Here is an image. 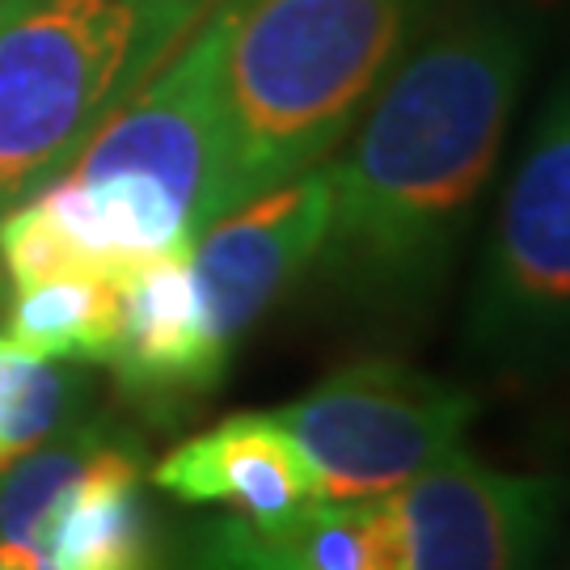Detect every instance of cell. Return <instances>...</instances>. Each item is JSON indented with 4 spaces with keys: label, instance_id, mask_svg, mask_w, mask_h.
<instances>
[{
    "label": "cell",
    "instance_id": "obj_1",
    "mask_svg": "<svg viewBox=\"0 0 570 570\" xmlns=\"http://www.w3.org/2000/svg\"><path fill=\"white\" fill-rule=\"evenodd\" d=\"M524 21L473 4L402 56L372 98L346 157L322 266L372 308H423L465 245L529 77Z\"/></svg>",
    "mask_w": 570,
    "mask_h": 570
},
{
    "label": "cell",
    "instance_id": "obj_2",
    "mask_svg": "<svg viewBox=\"0 0 570 570\" xmlns=\"http://www.w3.org/2000/svg\"><path fill=\"white\" fill-rule=\"evenodd\" d=\"M225 199L317 169L410 51L423 0H216Z\"/></svg>",
    "mask_w": 570,
    "mask_h": 570
},
{
    "label": "cell",
    "instance_id": "obj_3",
    "mask_svg": "<svg viewBox=\"0 0 570 570\" xmlns=\"http://www.w3.org/2000/svg\"><path fill=\"white\" fill-rule=\"evenodd\" d=\"M212 0H0V212L60 178Z\"/></svg>",
    "mask_w": 570,
    "mask_h": 570
},
{
    "label": "cell",
    "instance_id": "obj_4",
    "mask_svg": "<svg viewBox=\"0 0 570 570\" xmlns=\"http://www.w3.org/2000/svg\"><path fill=\"white\" fill-rule=\"evenodd\" d=\"M465 346L494 372H546L570 355V77L546 98L499 199Z\"/></svg>",
    "mask_w": 570,
    "mask_h": 570
},
{
    "label": "cell",
    "instance_id": "obj_5",
    "mask_svg": "<svg viewBox=\"0 0 570 570\" xmlns=\"http://www.w3.org/2000/svg\"><path fill=\"white\" fill-rule=\"evenodd\" d=\"M271 414L301 444L326 499H372L465 449L478 397L402 360L372 355Z\"/></svg>",
    "mask_w": 570,
    "mask_h": 570
},
{
    "label": "cell",
    "instance_id": "obj_6",
    "mask_svg": "<svg viewBox=\"0 0 570 570\" xmlns=\"http://www.w3.org/2000/svg\"><path fill=\"white\" fill-rule=\"evenodd\" d=\"M558 503L553 478L508 473L456 449L389 494L397 570H537Z\"/></svg>",
    "mask_w": 570,
    "mask_h": 570
},
{
    "label": "cell",
    "instance_id": "obj_7",
    "mask_svg": "<svg viewBox=\"0 0 570 570\" xmlns=\"http://www.w3.org/2000/svg\"><path fill=\"white\" fill-rule=\"evenodd\" d=\"M330 204V169L317 165L216 216L195 237V284L207 322L228 351L322 254Z\"/></svg>",
    "mask_w": 570,
    "mask_h": 570
},
{
    "label": "cell",
    "instance_id": "obj_8",
    "mask_svg": "<svg viewBox=\"0 0 570 570\" xmlns=\"http://www.w3.org/2000/svg\"><path fill=\"white\" fill-rule=\"evenodd\" d=\"M115 346L106 367L140 410L183 419L225 381L228 351L207 322L190 249L165 254L115 279Z\"/></svg>",
    "mask_w": 570,
    "mask_h": 570
},
{
    "label": "cell",
    "instance_id": "obj_9",
    "mask_svg": "<svg viewBox=\"0 0 570 570\" xmlns=\"http://www.w3.org/2000/svg\"><path fill=\"white\" fill-rule=\"evenodd\" d=\"M174 570H397L389 494L308 499L279 515L225 511L186 537Z\"/></svg>",
    "mask_w": 570,
    "mask_h": 570
},
{
    "label": "cell",
    "instance_id": "obj_10",
    "mask_svg": "<svg viewBox=\"0 0 570 570\" xmlns=\"http://www.w3.org/2000/svg\"><path fill=\"white\" fill-rule=\"evenodd\" d=\"M153 482L190 508H225L237 515H279L326 499L292 431L271 410L228 414L157 461Z\"/></svg>",
    "mask_w": 570,
    "mask_h": 570
},
{
    "label": "cell",
    "instance_id": "obj_11",
    "mask_svg": "<svg viewBox=\"0 0 570 570\" xmlns=\"http://www.w3.org/2000/svg\"><path fill=\"white\" fill-rule=\"evenodd\" d=\"M39 570H157L153 520L140 494V444L122 440L47 524Z\"/></svg>",
    "mask_w": 570,
    "mask_h": 570
},
{
    "label": "cell",
    "instance_id": "obj_12",
    "mask_svg": "<svg viewBox=\"0 0 570 570\" xmlns=\"http://www.w3.org/2000/svg\"><path fill=\"white\" fill-rule=\"evenodd\" d=\"M115 279L98 275H47L9 287L4 338L42 360L106 364L115 346Z\"/></svg>",
    "mask_w": 570,
    "mask_h": 570
},
{
    "label": "cell",
    "instance_id": "obj_13",
    "mask_svg": "<svg viewBox=\"0 0 570 570\" xmlns=\"http://www.w3.org/2000/svg\"><path fill=\"white\" fill-rule=\"evenodd\" d=\"M127 435H119L110 423H68L39 449L0 469V541H13L30 553L39 550L42 532L72 499V490Z\"/></svg>",
    "mask_w": 570,
    "mask_h": 570
},
{
    "label": "cell",
    "instance_id": "obj_14",
    "mask_svg": "<svg viewBox=\"0 0 570 570\" xmlns=\"http://www.w3.org/2000/svg\"><path fill=\"white\" fill-rule=\"evenodd\" d=\"M81 397L85 376L77 367L0 338V469L77 423Z\"/></svg>",
    "mask_w": 570,
    "mask_h": 570
},
{
    "label": "cell",
    "instance_id": "obj_15",
    "mask_svg": "<svg viewBox=\"0 0 570 570\" xmlns=\"http://www.w3.org/2000/svg\"><path fill=\"white\" fill-rule=\"evenodd\" d=\"M0 570H39V558L13 541H0Z\"/></svg>",
    "mask_w": 570,
    "mask_h": 570
}]
</instances>
